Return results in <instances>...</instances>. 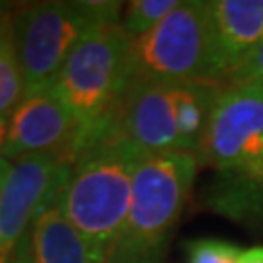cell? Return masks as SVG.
<instances>
[{
    "instance_id": "obj_21",
    "label": "cell",
    "mask_w": 263,
    "mask_h": 263,
    "mask_svg": "<svg viewBox=\"0 0 263 263\" xmlns=\"http://www.w3.org/2000/svg\"><path fill=\"white\" fill-rule=\"evenodd\" d=\"M0 8H2V6H0Z\"/></svg>"
},
{
    "instance_id": "obj_15",
    "label": "cell",
    "mask_w": 263,
    "mask_h": 263,
    "mask_svg": "<svg viewBox=\"0 0 263 263\" xmlns=\"http://www.w3.org/2000/svg\"><path fill=\"white\" fill-rule=\"evenodd\" d=\"M228 84L263 86V43L261 47L252 55V59L228 80Z\"/></svg>"
},
{
    "instance_id": "obj_16",
    "label": "cell",
    "mask_w": 263,
    "mask_h": 263,
    "mask_svg": "<svg viewBox=\"0 0 263 263\" xmlns=\"http://www.w3.org/2000/svg\"><path fill=\"white\" fill-rule=\"evenodd\" d=\"M259 201H263V170L250 187H246L244 191L236 193L232 197L224 199V203L230 209H246L248 203H259Z\"/></svg>"
},
{
    "instance_id": "obj_14",
    "label": "cell",
    "mask_w": 263,
    "mask_h": 263,
    "mask_svg": "<svg viewBox=\"0 0 263 263\" xmlns=\"http://www.w3.org/2000/svg\"><path fill=\"white\" fill-rule=\"evenodd\" d=\"M187 263H238L242 250L238 246L222 240L199 238L185 246Z\"/></svg>"
},
{
    "instance_id": "obj_5",
    "label": "cell",
    "mask_w": 263,
    "mask_h": 263,
    "mask_svg": "<svg viewBox=\"0 0 263 263\" xmlns=\"http://www.w3.org/2000/svg\"><path fill=\"white\" fill-rule=\"evenodd\" d=\"M197 160L199 166L230 179L228 197L254 183L263 170V86H222L209 113Z\"/></svg>"
},
{
    "instance_id": "obj_10",
    "label": "cell",
    "mask_w": 263,
    "mask_h": 263,
    "mask_svg": "<svg viewBox=\"0 0 263 263\" xmlns=\"http://www.w3.org/2000/svg\"><path fill=\"white\" fill-rule=\"evenodd\" d=\"M263 43V0H209V80H228Z\"/></svg>"
},
{
    "instance_id": "obj_3",
    "label": "cell",
    "mask_w": 263,
    "mask_h": 263,
    "mask_svg": "<svg viewBox=\"0 0 263 263\" xmlns=\"http://www.w3.org/2000/svg\"><path fill=\"white\" fill-rule=\"evenodd\" d=\"M14 37L28 94L45 90L88 31L121 22V2L51 0L22 4L12 12Z\"/></svg>"
},
{
    "instance_id": "obj_13",
    "label": "cell",
    "mask_w": 263,
    "mask_h": 263,
    "mask_svg": "<svg viewBox=\"0 0 263 263\" xmlns=\"http://www.w3.org/2000/svg\"><path fill=\"white\" fill-rule=\"evenodd\" d=\"M181 2L183 0H133L127 4L121 26L131 39L142 37L178 10Z\"/></svg>"
},
{
    "instance_id": "obj_8",
    "label": "cell",
    "mask_w": 263,
    "mask_h": 263,
    "mask_svg": "<svg viewBox=\"0 0 263 263\" xmlns=\"http://www.w3.org/2000/svg\"><path fill=\"white\" fill-rule=\"evenodd\" d=\"M12 164L0 187V263L10 261L37 213L55 201L72 168L45 156H29Z\"/></svg>"
},
{
    "instance_id": "obj_20",
    "label": "cell",
    "mask_w": 263,
    "mask_h": 263,
    "mask_svg": "<svg viewBox=\"0 0 263 263\" xmlns=\"http://www.w3.org/2000/svg\"><path fill=\"white\" fill-rule=\"evenodd\" d=\"M0 6H2V2H0Z\"/></svg>"
},
{
    "instance_id": "obj_12",
    "label": "cell",
    "mask_w": 263,
    "mask_h": 263,
    "mask_svg": "<svg viewBox=\"0 0 263 263\" xmlns=\"http://www.w3.org/2000/svg\"><path fill=\"white\" fill-rule=\"evenodd\" d=\"M14 8L2 4L0 8V117H10L28 96L24 70L20 63L14 37Z\"/></svg>"
},
{
    "instance_id": "obj_7",
    "label": "cell",
    "mask_w": 263,
    "mask_h": 263,
    "mask_svg": "<svg viewBox=\"0 0 263 263\" xmlns=\"http://www.w3.org/2000/svg\"><path fill=\"white\" fill-rule=\"evenodd\" d=\"M88 142V131L65 100L49 86L28 94L8 117V139L2 158L16 162L45 156L74 164Z\"/></svg>"
},
{
    "instance_id": "obj_4",
    "label": "cell",
    "mask_w": 263,
    "mask_h": 263,
    "mask_svg": "<svg viewBox=\"0 0 263 263\" xmlns=\"http://www.w3.org/2000/svg\"><path fill=\"white\" fill-rule=\"evenodd\" d=\"M131 41L121 22L88 31L57 74L51 88L90 133L113 113L127 88Z\"/></svg>"
},
{
    "instance_id": "obj_9",
    "label": "cell",
    "mask_w": 263,
    "mask_h": 263,
    "mask_svg": "<svg viewBox=\"0 0 263 263\" xmlns=\"http://www.w3.org/2000/svg\"><path fill=\"white\" fill-rule=\"evenodd\" d=\"M107 123L142 154L183 152L174 84L127 86Z\"/></svg>"
},
{
    "instance_id": "obj_2",
    "label": "cell",
    "mask_w": 263,
    "mask_h": 263,
    "mask_svg": "<svg viewBox=\"0 0 263 263\" xmlns=\"http://www.w3.org/2000/svg\"><path fill=\"white\" fill-rule=\"evenodd\" d=\"M197 170L191 152L142 154L133 176L129 215L107 263H160Z\"/></svg>"
},
{
    "instance_id": "obj_11",
    "label": "cell",
    "mask_w": 263,
    "mask_h": 263,
    "mask_svg": "<svg viewBox=\"0 0 263 263\" xmlns=\"http://www.w3.org/2000/svg\"><path fill=\"white\" fill-rule=\"evenodd\" d=\"M107 252L61 213L55 199L37 213L8 263H107Z\"/></svg>"
},
{
    "instance_id": "obj_6",
    "label": "cell",
    "mask_w": 263,
    "mask_h": 263,
    "mask_svg": "<svg viewBox=\"0 0 263 263\" xmlns=\"http://www.w3.org/2000/svg\"><path fill=\"white\" fill-rule=\"evenodd\" d=\"M195 80H209V0H183L129 53L127 86Z\"/></svg>"
},
{
    "instance_id": "obj_17",
    "label": "cell",
    "mask_w": 263,
    "mask_h": 263,
    "mask_svg": "<svg viewBox=\"0 0 263 263\" xmlns=\"http://www.w3.org/2000/svg\"><path fill=\"white\" fill-rule=\"evenodd\" d=\"M238 263H263V246L242 250V255H240Z\"/></svg>"
},
{
    "instance_id": "obj_19",
    "label": "cell",
    "mask_w": 263,
    "mask_h": 263,
    "mask_svg": "<svg viewBox=\"0 0 263 263\" xmlns=\"http://www.w3.org/2000/svg\"><path fill=\"white\" fill-rule=\"evenodd\" d=\"M12 162L6 158H0V187L4 185V181H6V178L10 176V172H12Z\"/></svg>"
},
{
    "instance_id": "obj_1",
    "label": "cell",
    "mask_w": 263,
    "mask_h": 263,
    "mask_svg": "<svg viewBox=\"0 0 263 263\" xmlns=\"http://www.w3.org/2000/svg\"><path fill=\"white\" fill-rule=\"evenodd\" d=\"M141 156L142 152L105 121L90 133L59 191L61 213L107 255L129 215L133 176Z\"/></svg>"
},
{
    "instance_id": "obj_18",
    "label": "cell",
    "mask_w": 263,
    "mask_h": 263,
    "mask_svg": "<svg viewBox=\"0 0 263 263\" xmlns=\"http://www.w3.org/2000/svg\"><path fill=\"white\" fill-rule=\"evenodd\" d=\"M6 139H8V117H0V158L4 154Z\"/></svg>"
}]
</instances>
